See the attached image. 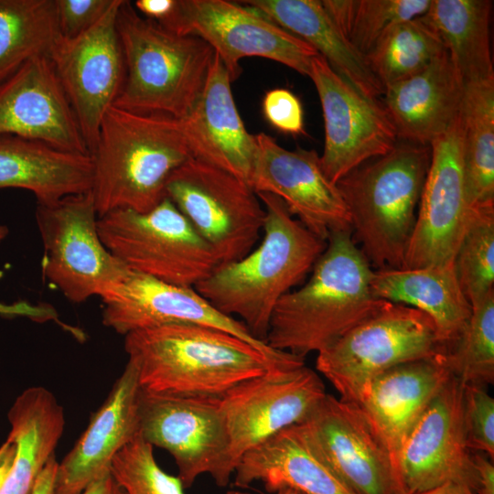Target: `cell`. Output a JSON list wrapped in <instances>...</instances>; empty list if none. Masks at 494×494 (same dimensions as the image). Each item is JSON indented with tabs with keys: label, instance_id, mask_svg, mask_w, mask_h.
<instances>
[{
	"label": "cell",
	"instance_id": "28",
	"mask_svg": "<svg viewBox=\"0 0 494 494\" xmlns=\"http://www.w3.org/2000/svg\"><path fill=\"white\" fill-rule=\"evenodd\" d=\"M370 286L376 298L429 316L446 352L461 336L472 313L453 265L376 270Z\"/></svg>",
	"mask_w": 494,
	"mask_h": 494
},
{
	"label": "cell",
	"instance_id": "19",
	"mask_svg": "<svg viewBox=\"0 0 494 494\" xmlns=\"http://www.w3.org/2000/svg\"><path fill=\"white\" fill-rule=\"evenodd\" d=\"M463 391L464 385L452 375L407 436L397 462L403 493L450 482L477 493L478 477L467 444Z\"/></svg>",
	"mask_w": 494,
	"mask_h": 494
},
{
	"label": "cell",
	"instance_id": "37",
	"mask_svg": "<svg viewBox=\"0 0 494 494\" xmlns=\"http://www.w3.org/2000/svg\"><path fill=\"white\" fill-rule=\"evenodd\" d=\"M451 375L464 386L487 388L494 381V292L472 307L459 338L444 354Z\"/></svg>",
	"mask_w": 494,
	"mask_h": 494
},
{
	"label": "cell",
	"instance_id": "39",
	"mask_svg": "<svg viewBox=\"0 0 494 494\" xmlns=\"http://www.w3.org/2000/svg\"><path fill=\"white\" fill-rule=\"evenodd\" d=\"M463 416L468 448L493 459L494 400L487 388L464 386Z\"/></svg>",
	"mask_w": 494,
	"mask_h": 494
},
{
	"label": "cell",
	"instance_id": "18",
	"mask_svg": "<svg viewBox=\"0 0 494 494\" xmlns=\"http://www.w3.org/2000/svg\"><path fill=\"white\" fill-rule=\"evenodd\" d=\"M299 424L352 492L403 494L391 455L358 403L326 393Z\"/></svg>",
	"mask_w": 494,
	"mask_h": 494
},
{
	"label": "cell",
	"instance_id": "22",
	"mask_svg": "<svg viewBox=\"0 0 494 494\" xmlns=\"http://www.w3.org/2000/svg\"><path fill=\"white\" fill-rule=\"evenodd\" d=\"M141 392L137 370L128 360L85 431L58 463L54 494H81L111 472L113 456L139 434Z\"/></svg>",
	"mask_w": 494,
	"mask_h": 494
},
{
	"label": "cell",
	"instance_id": "13",
	"mask_svg": "<svg viewBox=\"0 0 494 494\" xmlns=\"http://www.w3.org/2000/svg\"><path fill=\"white\" fill-rule=\"evenodd\" d=\"M100 297L103 303L102 324L123 336L169 324L201 325L232 334L278 363L305 362L299 356L274 349L257 339L241 320L219 311L194 287L167 284L130 271Z\"/></svg>",
	"mask_w": 494,
	"mask_h": 494
},
{
	"label": "cell",
	"instance_id": "1",
	"mask_svg": "<svg viewBox=\"0 0 494 494\" xmlns=\"http://www.w3.org/2000/svg\"><path fill=\"white\" fill-rule=\"evenodd\" d=\"M124 350L143 392L221 399L241 382L270 369L294 368L270 360L228 332L195 324H169L124 336Z\"/></svg>",
	"mask_w": 494,
	"mask_h": 494
},
{
	"label": "cell",
	"instance_id": "27",
	"mask_svg": "<svg viewBox=\"0 0 494 494\" xmlns=\"http://www.w3.org/2000/svg\"><path fill=\"white\" fill-rule=\"evenodd\" d=\"M93 165L90 154L60 149L42 141L0 135V188L32 192L38 204H52L91 191Z\"/></svg>",
	"mask_w": 494,
	"mask_h": 494
},
{
	"label": "cell",
	"instance_id": "7",
	"mask_svg": "<svg viewBox=\"0 0 494 494\" xmlns=\"http://www.w3.org/2000/svg\"><path fill=\"white\" fill-rule=\"evenodd\" d=\"M446 352L425 313L386 301L381 308L317 353V370L339 399L360 403L369 382L396 365Z\"/></svg>",
	"mask_w": 494,
	"mask_h": 494
},
{
	"label": "cell",
	"instance_id": "35",
	"mask_svg": "<svg viewBox=\"0 0 494 494\" xmlns=\"http://www.w3.org/2000/svg\"><path fill=\"white\" fill-rule=\"evenodd\" d=\"M344 38L366 57L399 22L423 16L431 0H323Z\"/></svg>",
	"mask_w": 494,
	"mask_h": 494
},
{
	"label": "cell",
	"instance_id": "8",
	"mask_svg": "<svg viewBox=\"0 0 494 494\" xmlns=\"http://www.w3.org/2000/svg\"><path fill=\"white\" fill-rule=\"evenodd\" d=\"M107 250L130 271L195 287L220 265L211 247L165 198L147 212L119 209L98 218Z\"/></svg>",
	"mask_w": 494,
	"mask_h": 494
},
{
	"label": "cell",
	"instance_id": "47",
	"mask_svg": "<svg viewBox=\"0 0 494 494\" xmlns=\"http://www.w3.org/2000/svg\"><path fill=\"white\" fill-rule=\"evenodd\" d=\"M403 494H475L468 487L458 483H446L438 487L413 493Z\"/></svg>",
	"mask_w": 494,
	"mask_h": 494
},
{
	"label": "cell",
	"instance_id": "25",
	"mask_svg": "<svg viewBox=\"0 0 494 494\" xmlns=\"http://www.w3.org/2000/svg\"><path fill=\"white\" fill-rule=\"evenodd\" d=\"M463 92L446 50L420 72L387 87L381 102L399 140L430 146L457 117Z\"/></svg>",
	"mask_w": 494,
	"mask_h": 494
},
{
	"label": "cell",
	"instance_id": "9",
	"mask_svg": "<svg viewBox=\"0 0 494 494\" xmlns=\"http://www.w3.org/2000/svg\"><path fill=\"white\" fill-rule=\"evenodd\" d=\"M166 197L211 247L220 264L250 252L263 231L265 210L253 188L193 157L172 172Z\"/></svg>",
	"mask_w": 494,
	"mask_h": 494
},
{
	"label": "cell",
	"instance_id": "16",
	"mask_svg": "<svg viewBox=\"0 0 494 494\" xmlns=\"http://www.w3.org/2000/svg\"><path fill=\"white\" fill-rule=\"evenodd\" d=\"M326 393L319 375L306 365L270 369L229 391L220 404L234 469L245 453L303 422Z\"/></svg>",
	"mask_w": 494,
	"mask_h": 494
},
{
	"label": "cell",
	"instance_id": "21",
	"mask_svg": "<svg viewBox=\"0 0 494 494\" xmlns=\"http://www.w3.org/2000/svg\"><path fill=\"white\" fill-rule=\"evenodd\" d=\"M0 135L90 154L49 58L29 59L0 81Z\"/></svg>",
	"mask_w": 494,
	"mask_h": 494
},
{
	"label": "cell",
	"instance_id": "2",
	"mask_svg": "<svg viewBox=\"0 0 494 494\" xmlns=\"http://www.w3.org/2000/svg\"><path fill=\"white\" fill-rule=\"evenodd\" d=\"M306 283L276 304L265 342L304 358L332 345L386 302L371 291V265L350 230L333 231Z\"/></svg>",
	"mask_w": 494,
	"mask_h": 494
},
{
	"label": "cell",
	"instance_id": "26",
	"mask_svg": "<svg viewBox=\"0 0 494 494\" xmlns=\"http://www.w3.org/2000/svg\"><path fill=\"white\" fill-rule=\"evenodd\" d=\"M234 475L236 487L260 481L269 493L288 489L303 494H355L321 457L300 424L245 453Z\"/></svg>",
	"mask_w": 494,
	"mask_h": 494
},
{
	"label": "cell",
	"instance_id": "34",
	"mask_svg": "<svg viewBox=\"0 0 494 494\" xmlns=\"http://www.w3.org/2000/svg\"><path fill=\"white\" fill-rule=\"evenodd\" d=\"M446 50L435 30L419 16L392 27L365 58L385 90L420 72Z\"/></svg>",
	"mask_w": 494,
	"mask_h": 494
},
{
	"label": "cell",
	"instance_id": "40",
	"mask_svg": "<svg viewBox=\"0 0 494 494\" xmlns=\"http://www.w3.org/2000/svg\"><path fill=\"white\" fill-rule=\"evenodd\" d=\"M267 122L282 133L297 135L304 134V112L300 100L286 89L268 91L262 103Z\"/></svg>",
	"mask_w": 494,
	"mask_h": 494
},
{
	"label": "cell",
	"instance_id": "36",
	"mask_svg": "<svg viewBox=\"0 0 494 494\" xmlns=\"http://www.w3.org/2000/svg\"><path fill=\"white\" fill-rule=\"evenodd\" d=\"M453 266L471 307L494 292V206L469 209Z\"/></svg>",
	"mask_w": 494,
	"mask_h": 494
},
{
	"label": "cell",
	"instance_id": "44",
	"mask_svg": "<svg viewBox=\"0 0 494 494\" xmlns=\"http://www.w3.org/2000/svg\"><path fill=\"white\" fill-rule=\"evenodd\" d=\"M473 462L478 477V489L476 494H494L493 459L482 452L472 451Z\"/></svg>",
	"mask_w": 494,
	"mask_h": 494
},
{
	"label": "cell",
	"instance_id": "42",
	"mask_svg": "<svg viewBox=\"0 0 494 494\" xmlns=\"http://www.w3.org/2000/svg\"><path fill=\"white\" fill-rule=\"evenodd\" d=\"M8 232V228L0 224V242L7 236ZM0 317H27L36 322H46L58 320V313L53 306L47 304H31L27 301H18L13 304L0 303Z\"/></svg>",
	"mask_w": 494,
	"mask_h": 494
},
{
	"label": "cell",
	"instance_id": "51",
	"mask_svg": "<svg viewBox=\"0 0 494 494\" xmlns=\"http://www.w3.org/2000/svg\"><path fill=\"white\" fill-rule=\"evenodd\" d=\"M294 494H303L301 492L294 491Z\"/></svg>",
	"mask_w": 494,
	"mask_h": 494
},
{
	"label": "cell",
	"instance_id": "4",
	"mask_svg": "<svg viewBox=\"0 0 494 494\" xmlns=\"http://www.w3.org/2000/svg\"><path fill=\"white\" fill-rule=\"evenodd\" d=\"M90 155L98 217L119 209L151 210L166 198L172 172L192 157L180 120L114 105L105 113Z\"/></svg>",
	"mask_w": 494,
	"mask_h": 494
},
{
	"label": "cell",
	"instance_id": "32",
	"mask_svg": "<svg viewBox=\"0 0 494 494\" xmlns=\"http://www.w3.org/2000/svg\"><path fill=\"white\" fill-rule=\"evenodd\" d=\"M459 117L468 208L494 206V78L464 85Z\"/></svg>",
	"mask_w": 494,
	"mask_h": 494
},
{
	"label": "cell",
	"instance_id": "43",
	"mask_svg": "<svg viewBox=\"0 0 494 494\" xmlns=\"http://www.w3.org/2000/svg\"><path fill=\"white\" fill-rule=\"evenodd\" d=\"M177 0H137L133 5L143 16L164 24L172 15Z\"/></svg>",
	"mask_w": 494,
	"mask_h": 494
},
{
	"label": "cell",
	"instance_id": "41",
	"mask_svg": "<svg viewBox=\"0 0 494 494\" xmlns=\"http://www.w3.org/2000/svg\"><path fill=\"white\" fill-rule=\"evenodd\" d=\"M113 0H56L61 36L71 38L92 27Z\"/></svg>",
	"mask_w": 494,
	"mask_h": 494
},
{
	"label": "cell",
	"instance_id": "38",
	"mask_svg": "<svg viewBox=\"0 0 494 494\" xmlns=\"http://www.w3.org/2000/svg\"><path fill=\"white\" fill-rule=\"evenodd\" d=\"M153 448L138 434L113 456V478L127 494H184L180 478L158 466Z\"/></svg>",
	"mask_w": 494,
	"mask_h": 494
},
{
	"label": "cell",
	"instance_id": "45",
	"mask_svg": "<svg viewBox=\"0 0 494 494\" xmlns=\"http://www.w3.org/2000/svg\"><path fill=\"white\" fill-rule=\"evenodd\" d=\"M58 463L55 454L52 455L39 473L31 494H54V481Z\"/></svg>",
	"mask_w": 494,
	"mask_h": 494
},
{
	"label": "cell",
	"instance_id": "31",
	"mask_svg": "<svg viewBox=\"0 0 494 494\" xmlns=\"http://www.w3.org/2000/svg\"><path fill=\"white\" fill-rule=\"evenodd\" d=\"M489 0H431L422 19L441 39L464 85L494 78Z\"/></svg>",
	"mask_w": 494,
	"mask_h": 494
},
{
	"label": "cell",
	"instance_id": "23",
	"mask_svg": "<svg viewBox=\"0 0 494 494\" xmlns=\"http://www.w3.org/2000/svg\"><path fill=\"white\" fill-rule=\"evenodd\" d=\"M231 81L228 70L215 54L199 101L180 121L193 158L251 186L257 156L256 137L246 130L237 110Z\"/></svg>",
	"mask_w": 494,
	"mask_h": 494
},
{
	"label": "cell",
	"instance_id": "14",
	"mask_svg": "<svg viewBox=\"0 0 494 494\" xmlns=\"http://www.w3.org/2000/svg\"><path fill=\"white\" fill-rule=\"evenodd\" d=\"M308 77L321 103L325 145L320 162L331 182L337 184L396 146V130L380 100L360 92L320 55L313 59Z\"/></svg>",
	"mask_w": 494,
	"mask_h": 494
},
{
	"label": "cell",
	"instance_id": "49",
	"mask_svg": "<svg viewBox=\"0 0 494 494\" xmlns=\"http://www.w3.org/2000/svg\"><path fill=\"white\" fill-rule=\"evenodd\" d=\"M12 446V443L6 439V441L4 442L3 445L0 446V463L6 456Z\"/></svg>",
	"mask_w": 494,
	"mask_h": 494
},
{
	"label": "cell",
	"instance_id": "24",
	"mask_svg": "<svg viewBox=\"0 0 494 494\" xmlns=\"http://www.w3.org/2000/svg\"><path fill=\"white\" fill-rule=\"evenodd\" d=\"M445 353L390 368L374 377L363 392L359 405L389 451L396 476L407 436L452 376L444 361Z\"/></svg>",
	"mask_w": 494,
	"mask_h": 494
},
{
	"label": "cell",
	"instance_id": "46",
	"mask_svg": "<svg viewBox=\"0 0 494 494\" xmlns=\"http://www.w3.org/2000/svg\"><path fill=\"white\" fill-rule=\"evenodd\" d=\"M81 494H127L111 472L91 482Z\"/></svg>",
	"mask_w": 494,
	"mask_h": 494
},
{
	"label": "cell",
	"instance_id": "30",
	"mask_svg": "<svg viewBox=\"0 0 494 494\" xmlns=\"http://www.w3.org/2000/svg\"><path fill=\"white\" fill-rule=\"evenodd\" d=\"M7 419L15 454L0 494H31L63 434L64 409L48 389L29 387L16 398Z\"/></svg>",
	"mask_w": 494,
	"mask_h": 494
},
{
	"label": "cell",
	"instance_id": "15",
	"mask_svg": "<svg viewBox=\"0 0 494 494\" xmlns=\"http://www.w3.org/2000/svg\"><path fill=\"white\" fill-rule=\"evenodd\" d=\"M122 1L113 0L101 19L80 36L61 37L49 56L89 153L124 81V58L116 27Z\"/></svg>",
	"mask_w": 494,
	"mask_h": 494
},
{
	"label": "cell",
	"instance_id": "11",
	"mask_svg": "<svg viewBox=\"0 0 494 494\" xmlns=\"http://www.w3.org/2000/svg\"><path fill=\"white\" fill-rule=\"evenodd\" d=\"M161 26L182 36H196L219 56L232 80L243 58L260 57L309 76L317 51L249 6L226 0H177Z\"/></svg>",
	"mask_w": 494,
	"mask_h": 494
},
{
	"label": "cell",
	"instance_id": "29",
	"mask_svg": "<svg viewBox=\"0 0 494 494\" xmlns=\"http://www.w3.org/2000/svg\"><path fill=\"white\" fill-rule=\"evenodd\" d=\"M259 12L313 47L329 66L365 96L379 100L385 90L366 58L342 36L317 0H248Z\"/></svg>",
	"mask_w": 494,
	"mask_h": 494
},
{
	"label": "cell",
	"instance_id": "17",
	"mask_svg": "<svg viewBox=\"0 0 494 494\" xmlns=\"http://www.w3.org/2000/svg\"><path fill=\"white\" fill-rule=\"evenodd\" d=\"M430 148V165L404 269L452 266L468 218L459 113Z\"/></svg>",
	"mask_w": 494,
	"mask_h": 494
},
{
	"label": "cell",
	"instance_id": "3",
	"mask_svg": "<svg viewBox=\"0 0 494 494\" xmlns=\"http://www.w3.org/2000/svg\"><path fill=\"white\" fill-rule=\"evenodd\" d=\"M257 195L265 210L260 244L242 258L220 264L194 288L265 342L277 302L306 278L327 242L295 219L278 197Z\"/></svg>",
	"mask_w": 494,
	"mask_h": 494
},
{
	"label": "cell",
	"instance_id": "12",
	"mask_svg": "<svg viewBox=\"0 0 494 494\" xmlns=\"http://www.w3.org/2000/svg\"><path fill=\"white\" fill-rule=\"evenodd\" d=\"M220 400L141 392L139 434L173 456L185 489L204 474L226 487L234 474Z\"/></svg>",
	"mask_w": 494,
	"mask_h": 494
},
{
	"label": "cell",
	"instance_id": "20",
	"mask_svg": "<svg viewBox=\"0 0 494 494\" xmlns=\"http://www.w3.org/2000/svg\"><path fill=\"white\" fill-rule=\"evenodd\" d=\"M255 137L257 156L251 186L256 193L278 197L292 216L326 242L333 231H351L342 195L326 176L315 150H288L264 133Z\"/></svg>",
	"mask_w": 494,
	"mask_h": 494
},
{
	"label": "cell",
	"instance_id": "10",
	"mask_svg": "<svg viewBox=\"0 0 494 494\" xmlns=\"http://www.w3.org/2000/svg\"><path fill=\"white\" fill-rule=\"evenodd\" d=\"M98 218L91 191L38 204L36 209L42 274L73 303L101 296L130 272L102 243Z\"/></svg>",
	"mask_w": 494,
	"mask_h": 494
},
{
	"label": "cell",
	"instance_id": "6",
	"mask_svg": "<svg viewBox=\"0 0 494 494\" xmlns=\"http://www.w3.org/2000/svg\"><path fill=\"white\" fill-rule=\"evenodd\" d=\"M430 160V146L397 144L337 182L352 238L377 270L403 267Z\"/></svg>",
	"mask_w": 494,
	"mask_h": 494
},
{
	"label": "cell",
	"instance_id": "5",
	"mask_svg": "<svg viewBox=\"0 0 494 494\" xmlns=\"http://www.w3.org/2000/svg\"><path fill=\"white\" fill-rule=\"evenodd\" d=\"M116 27L125 77L113 105L185 118L204 90L213 48L196 36L176 34L143 16L130 1H122Z\"/></svg>",
	"mask_w": 494,
	"mask_h": 494
},
{
	"label": "cell",
	"instance_id": "50",
	"mask_svg": "<svg viewBox=\"0 0 494 494\" xmlns=\"http://www.w3.org/2000/svg\"><path fill=\"white\" fill-rule=\"evenodd\" d=\"M227 494H251V493H248L242 490H230L227 492ZM276 494H294V491L291 489H282L278 491Z\"/></svg>",
	"mask_w": 494,
	"mask_h": 494
},
{
	"label": "cell",
	"instance_id": "33",
	"mask_svg": "<svg viewBox=\"0 0 494 494\" xmlns=\"http://www.w3.org/2000/svg\"><path fill=\"white\" fill-rule=\"evenodd\" d=\"M56 0H0V81L61 38Z\"/></svg>",
	"mask_w": 494,
	"mask_h": 494
},
{
	"label": "cell",
	"instance_id": "48",
	"mask_svg": "<svg viewBox=\"0 0 494 494\" xmlns=\"http://www.w3.org/2000/svg\"><path fill=\"white\" fill-rule=\"evenodd\" d=\"M12 445L13 446L10 451L8 452L6 456L3 459V461L0 463V489L14 457L15 445L13 443Z\"/></svg>",
	"mask_w": 494,
	"mask_h": 494
}]
</instances>
